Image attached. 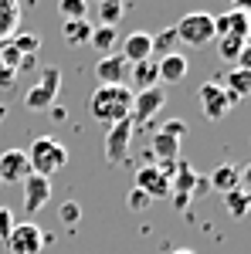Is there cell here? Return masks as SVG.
<instances>
[{"label": "cell", "mask_w": 251, "mask_h": 254, "mask_svg": "<svg viewBox=\"0 0 251 254\" xmlns=\"http://www.w3.org/2000/svg\"><path fill=\"white\" fill-rule=\"evenodd\" d=\"M88 116L102 122V126H116L122 119H129V109H133V92L126 85H98L95 92L85 102Z\"/></svg>", "instance_id": "1"}, {"label": "cell", "mask_w": 251, "mask_h": 254, "mask_svg": "<svg viewBox=\"0 0 251 254\" xmlns=\"http://www.w3.org/2000/svg\"><path fill=\"white\" fill-rule=\"evenodd\" d=\"M24 156H27V166H31L34 176H48V180H51V173H58L61 166L68 163V149L61 146L58 139L38 136L27 149H24Z\"/></svg>", "instance_id": "2"}, {"label": "cell", "mask_w": 251, "mask_h": 254, "mask_svg": "<svg viewBox=\"0 0 251 254\" xmlns=\"http://www.w3.org/2000/svg\"><path fill=\"white\" fill-rule=\"evenodd\" d=\"M58 88H61V68H55V64L41 68V78L24 92V109H31V112L55 109V102H58Z\"/></svg>", "instance_id": "3"}, {"label": "cell", "mask_w": 251, "mask_h": 254, "mask_svg": "<svg viewBox=\"0 0 251 254\" xmlns=\"http://www.w3.org/2000/svg\"><path fill=\"white\" fill-rule=\"evenodd\" d=\"M176 41H183L187 48H207L214 44V14L207 10H190L176 20Z\"/></svg>", "instance_id": "4"}, {"label": "cell", "mask_w": 251, "mask_h": 254, "mask_svg": "<svg viewBox=\"0 0 251 254\" xmlns=\"http://www.w3.org/2000/svg\"><path fill=\"white\" fill-rule=\"evenodd\" d=\"M48 244V234L41 231L34 220H24V224H14L10 237L3 241L7 254H41V248Z\"/></svg>", "instance_id": "5"}, {"label": "cell", "mask_w": 251, "mask_h": 254, "mask_svg": "<svg viewBox=\"0 0 251 254\" xmlns=\"http://www.w3.org/2000/svg\"><path fill=\"white\" fill-rule=\"evenodd\" d=\"M129 139H133V122L129 119H122L116 126H109L105 129V146H102V153H105V163H126L129 156Z\"/></svg>", "instance_id": "6"}, {"label": "cell", "mask_w": 251, "mask_h": 254, "mask_svg": "<svg viewBox=\"0 0 251 254\" xmlns=\"http://www.w3.org/2000/svg\"><path fill=\"white\" fill-rule=\"evenodd\" d=\"M163 102H167V95H163L160 85H156V88H146V92H139V95H133L129 122H133V126H146V122H153L156 112L163 109Z\"/></svg>", "instance_id": "7"}, {"label": "cell", "mask_w": 251, "mask_h": 254, "mask_svg": "<svg viewBox=\"0 0 251 254\" xmlns=\"http://www.w3.org/2000/svg\"><path fill=\"white\" fill-rule=\"evenodd\" d=\"M197 98H200V109H204V116L211 119V122H221V119L231 112V98L224 95V88L217 81H204Z\"/></svg>", "instance_id": "8"}, {"label": "cell", "mask_w": 251, "mask_h": 254, "mask_svg": "<svg viewBox=\"0 0 251 254\" xmlns=\"http://www.w3.org/2000/svg\"><path fill=\"white\" fill-rule=\"evenodd\" d=\"M251 17L248 10H228L221 17H214V38H234V41H248Z\"/></svg>", "instance_id": "9"}, {"label": "cell", "mask_w": 251, "mask_h": 254, "mask_svg": "<svg viewBox=\"0 0 251 254\" xmlns=\"http://www.w3.org/2000/svg\"><path fill=\"white\" fill-rule=\"evenodd\" d=\"M136 190H143V193L150 196V200H167L170 196V180L160 173V166H143L139 173H136Z\"/></svg>", "instance_id": "10"}, {"label": "cell", "mask_w": 251, "mask_h": 254, "mask_svg": "<svg viewBox=\"0 0 251 254\" xmlns=\"http://www.w3.org/2000/svg\"><path fill=\"white\" fill-rule=\"evenodd\" d=\"M27 176H31V166H27L24 149H7V153H0V187H3V183H24Z\"/></svg>", "instance_id": "11"}, {"label": "cell", "mask_w": 251, "mask_h": 254, "mask_svg": "<svg viewBox=\"0 0 251 254\" xmlns=\"http://www.w3.org/2000/svg\"><path fill=\"white\" fill-rule=\"evenodd\" d=\"M20 187H24V210H27L31 217L51 200V180H48V176H34L31 173Z\"/></svg>", "instance_id": "12"}, {"label": "cell", "mask_w": 251, "mask_h": 254, "mask_svg": "<svg viewBox=\"0 0 251 254\" xmlns=\"http://www.w3.org/2000/svg\"><path fill=\"white\" fill-rule=\"evenodd\" d=\"M122 61L126 64H139V61H150L153 58V34H146V31H133L129 38L122 41Z\"/></svg>", "instance_id": "13"}, {"label": "cell", "mask_w": 251, "mask_h": 254, "mask_svg": "<svg viewBox=\"0 0 251 254\" xmlns=\"http://www.w3.org/2000/svg\"><path fill=\"white\" fill-rule=\"evenodd\" d=\"M95 75H98L102 85H126V78H129V64L122 61V55H105V58H98Z\"/></svg>", "instance_id": "14"}, {"label": "cell", "mask_w": 251, "mask_h": 254, "mask_svg": "<svg viewBox=\"0 0 251 254\" xmlns=\"http://www.w3.org/2000/svg\"><path fill=\"white\" fill-rule=\"evenodd\" d=\"M217 85L224 88V95L231 98V105H238V102L251 92V71H248V68H234V71H228Z\"/></svg>", "instance_id": "15"}, {"label": "cell", "mask_w": 251, "mask_h": 254, "mask_svg": "<svg viewBox=\"0 0 251 254\" xmlns=\"http://www.w3.org/2000/svg\"><path fill=\"white\" fill-rule=\"evenodd\" d=\"M187 58L183 55H167V58H156V78L160 81H170V85H176V81H183L187 78Z\"/></svg>", "instance_id": "16"}, {"label": "cell", "mask_w": 251, "mask_h": 254, "mask_svg": "<svg viewBox=\"0 0 251 254\" xmlns=\"http://www.w3.org/2000/svg\"><path fill=\"white\" fill-rule=\"evenodd\" d=\"M207 187L217 190V193H231V190H241V170L231 166V163H224V166H217L211 176H207Z\"/></svg>", "instance_id": "17"}, {"label": "cell", "mask_w": 251, "mask_h": 254, "mask_svg": "<svg viewBox=\"0 0 251 254\" xmlns=\"http://www.w3.org/2000/svg\"><path fill=\"white\" fill-rule=\"evenodd\" d=\"M150 149H153V156L160 163H173V159H180V139L173 132H167V129H156Z\"/></svg>", "instance_id": "18"}, {"label": "cell", "mask_w": 251, "mask_h": 254, "mask_svg": "<svg viewBox=\"0 0 251 254\" xmlns=\"http://www.w3.org/2000/svg\"><path fill=\"white\" fill-rule=\"evenodd\" d=\"M20 27V0H0V41L14 38Z\"/></svg>", "instance_id": "19"}, {"label": "cell", "mask_w": 251, "mask_h": 254, "mask_svg": "<svg viewBox=\"0 0 251 254\" xmlns=\"http://www.w3.org/2000/svg\"><path fill=\"white\" fill-rule=\"evenodd\" d=\"M129 78H133V85L139 88V92H146V88H156V58L150 61H139V64H129Z\"/></svg>", "instance_id": "20"}, {"label": "cell", "mask_w": 251, "mask_h": 254, "mask_svg": "<svg viewBox=\"0 0 251 254\" xmlns=\"http://www.w3.org/2000/svg\"><path fill=\"white\" fill-rule=\"evenodd\" d=\"M116 41H119V31H116V27H105V24H95V27H92V38H88V44H92V48H95L98 55L105 58V55H112Z\"/></svg>", "instance_id": "21"}, {"label": "cell", "mask_w": 251, "mask_h": 254, "mask_svg": "<svg viewBox=\"0 0 251 254\" xmlns=\"http://www.w3.org/2000/svg\"><path fill=\"white\" fill-rule=\"evenodd\" d=\"M65 44L68 48H85L88 38H92V24L88 20H65Z\"/></svg>", "instance_id": "22"}, {"label": "cell", "mask_w": 251, "mask_h": 254, "mask_svg": "<svg viewBox=\"0 0 251 254\" xmlns=\"http://www.w3.org/2000/svg\"><path fill=\"white\" fill-rule=\"evenodd\" d=\"M126 14V0H102L98 3V24L119 27V17Z\"/></svg>", "instance_id": "23"}, {"label": "cell", "mask_w": 251, "mask_h": 254, "mask_svg": "<svg viewBox=\"0 0 251 254\" xmlns=\"http://www.w3.org/2000/svg\"><path fill=\"white\" fill-rule=\"evenodd\" d=\"M176 44H180V41H176V31H173V27H167V31L153 34V58H167V55H173Z\"/></svg>", "instance_id": "24"}, {"label": "cell", "mask_w": 251, "mask_h": 254, "mask_svg": "<svg viewBox=\"0 0 251 254\" xmlns=\"http://www.w3.org/2000/svg\"><path fill=\"white\" fill-rule=\"evenodd\" d=\"M58 14L65 20H85V14H88V0H58Z\"/></svg>", "instance_id": "25"}, {"label": "cell", "mask_w": 251, "mask_h": 254, "mask_svg": "<svg viewBox=\"0 0 251 254\" xmlns=\"http://www.w3.org/2000/svg\"><path fill=\"white\" fill-rule=\"evenodd\" d=\"M214 44H217V55H221L224 61H238L248 41H234V38H214Z\"/></svg>", "instance_id": "26"}, {"label": "cell", "mask_w": 251, "mask_h": 254, "mask_svg": "<svg viewBox=\"0 0 251 254\" xmlns=\"http://www.w3.org/2000/svg\"><path fill=\"white\" fill-rule=\"evenodd\" d=\"M224 207H228V214L231 217H241L248 214V193L245 190H231V193H224Z\"/></svg>", "instance_id": "27"}, {"label": "cell", "mask_w": 251, "mask_h": 254, "mask_svg": "<svg viewBox=\"0 0 251 254\" xmlns=\"http://www.w3.org/2000/svg\"><path fill=\"white\" fill-rule=\"evenodd\" d=\"M10 41H14V48H17L24 58H34V55L41 51V38H38V34H20V31H17Z\"/></svg>", "instance_id": "28"}, {"label": "cell", "mask_w": 251, "mask_h": 254, "mask_svg": "<svg viewBox=\"0 0 251 254\" xmlns=\"http://www.w3.org/2000/svg\"><path fill=\"white\" fill-rule=\"evenodd\" d=\"M14 224H17V220H14V210H10V207H0V244L10 237Z\"/></svg>", "instance_id": "29"}, {"label": "cell", "mask_w": 251, "mask_h": 254, "mask_svg": "<svg viewBox=\"0 0 251 254\" xmlns=\"http://www.w3.org/2000/svg\"><path fill=\"white\" fill-rule=\"evenodd\" d=\"M58 217H61V224H78V217H82V207H78L75 200H68V203H61V210H58Z\"/></svg>", "instance_id": "30"}, {"label": "cell", "mask_w": 251, "mask_h": 254, "mask_svg": "<svg viewBox=\"0 0 251 254\" xmlns=\"http://www.w3.org/2000/svg\"><path fill=\"white\" fill-rule=\"evenodd\" d=\"M126 203H129V207H133V210H146V207H150V203H153V200H150V196L143 193V190H129V200H126Z\"/></svg>", "instance_id": "31"}, {"label": "cell", "mask_w": 251, "mask_h": 254, "mask_svg": "<svg viewBox=\"0 0 251 254\" xmlns=\"http://www.w3.org/2000/svg\"><path fill=\"white\" fill-rule=\"evenodd\" d=\"M14 85H17V71H14V68H3V64H0V88H7V92H10Z\"/></svg>", "instance_id": "32"}, {"label": "cell", "mask_w": 251, "mask_h": 254, "mask_svg": "<svg viewBox=\"0 0 251 254\" xmlns=\"http://www.w3.org/2000/svg\"><path fill=\"white\" fill-rule=\"evenodd\" d=\"M163 129H167V132H173L176 139L187 136V122H183V119H170V122H163Z\"/></svg>", "instance_id": "33"}, {"label": "cell", "mask_w": 251, "mask_h": 254, "mask_svg": "<svg viewBox=\"0 0 251 254\" xmlns=\"http://www.w3.org/2000/svg\"><path fill=\"white\" fill-rule=\"evenodd\" d=\"M170 196H173V203L180 207V210H187V207H190V196H187V193H170Z\"/></svg>", "instance_id": "34"}, {"label": "cell", "mask_w": 251, "mask_h": 254, "mask_svg": "<svg viewBox=\"0 0 251 254\" xmlns=\"http://www.w3.org/2000/svg\"><path fill=\"white\" fill-rule=\"evenodd\" d=\"M173 254H197V251H190V248H180V251H173Z\"/></svg>", "instance_id": "35"}, {"label": "cell", "mask_w": 251, "mask_h": 254, "mask_svg": "<svg viewBox=\"0 0 251 254\" xmlns=\"http://www.w3.org/2000/svg\"><path fill=\"white\" fill-rule=\"evenodd\" d=\"M3 116H7V109H3V105H0V119H3Z\"/></svg>", "instance_id": "36"}, {"label": "cell", "mask_w": 251, "mask_h": 254, "mask_svg": "<svg viewBox=\"0 0 251 254\" xmlns=\"http://www.w3.org/2000/svg\"><path fill=\"white\" fill-rule=\"evenodd\" d=\"M98 3H102V0H98Z\"/></svg>", "instance_id": "37"}]
</instances>
